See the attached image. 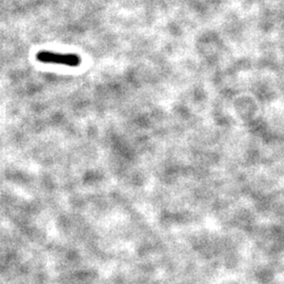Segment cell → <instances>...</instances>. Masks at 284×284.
Instances as JSON below:
<instances>
[{"label":"cell","instance_id":"6da1fadb","mask_svg":"<svg viewBox=\"0 0 284 284\" xmlns=\"http://www.w3.org/2000/svg\"><path fill=\"white\" fill-rule=\"evenodd\" d=\"M37 61L46 64H61L70 68L80 66L81 58L77 54H62L50 51H39L36 54Z\"/></svg>","mask_w":284,"mask_h":284}]
</instances>
